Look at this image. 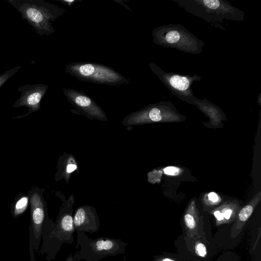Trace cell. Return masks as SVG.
Instances as JSON below:
<instances>
[{
    "mask_svg": "<svg viewBox=\"0 0 261 261\" xmlns=\"http://www.w3.org/2000/svg\"><path fill=\"white\" fill-rule=\"evenodd\" d=\"M189 13L226 30L224 20L243 21L245 13L225 0H171Z\"/></svg>",
    "mask_w": 261,
    "mask_h": 261,
    "instance_id": "1",
    "label": "cell"
},
{
    "mask_svg": "<svg viewBox=\"0 0 261 261\" xmlns=\"http://www.w3.org/2000/svg\"><path fill=\"white\" fill-rule=\"evenodd\" d=\"M39 36H49L55 30L51 21L63 15L66 10L43 0H7Z\"/></svg>",
    "mask_w": 261,
    "mask_h": 261,
    "instance_id": "2",
    "label": "cell"
},
{
    "mask_svg": "<svg viewBox=\"0 0 261 261\" xmlns=\"http://www.w3.org/2000/svg\"><path fill=\"white\" fill-rule=\"evenodd\" d=\"M153 42L159 46L174 48L191 54H200L204 42L179 23L163 25L152 31Z\"/></svg>",
    "mask_w": 261,
    "mask_h": 261,
    "instance_id": "3",
    "label": "cell"
},
{
    "mask_svg": "<svg viewBox=\"0 0 261 261\" xmlns=\"http://www.w3.org/2000/svg\"><path fill=\"white\" fill-rule=\"evenodd\" d=\"M77 251L73 254L75 261H99L102 259L125 253L128 244L121 239L101 237L88 238L85 232H76Z\"/></svg>",
    "mask_w": 261,
    "mask_h": 261,
    "instance_id": "4",
    "label": "cell"
},
{
    "mask_svg": "<svg viewBox=\"0 0 261 261\" xmlns=\"http://www.w3.org/2000/svg\"><path fill=\"white\" fill-rule=\"evenodd\" d=\"M65 70L78 80L85 82L113 86L129 83V80L113 68L101 64L72 62L66 65Z\"/></svg>",
    "mask_w": 261,
    "mask_h": 261,
    "instance_id": "5",
    "label": "cell"
},
{
    "mask_svg": "<svg viewBox=\"0 0 261 261\" xmlns=\"http://www.w3.org/2000/svg\"><path fill=\"white\" fill-rule=\"evenodd\" d=\"M74 201L73 196L67 201H63L56 223L49 221L48 238L50 259L56 256L63 243L71 245L74 241L75 230L72 207Z\"/></svg>",
    "mask_w": 261,
    "mask_h": 261,
    "instance_id": "6",
    "label": "cell"
},
{
    "mask_svg": "<svg viewBox=\"0 0 261 261\" xmlns=\"http://www.w3.org/2000/svg\"><path fill=\"white\" fill-rule=\"evenodd\" d=\"M185 119L170 101H162L148 105L134 112L122 120L124 126H135L155 122H175Z\"/></svg>",
    "mask_w": 261,
    "mask_h": 261,
    "instance_id": "7",
    "label": "cell"
},
{
    "mask_svg": "<svg viewBox=\"0 0 261 261\" xmlns=\"http://www.w3.org/2000/svg\"><path fill=\"white\" fill-rule=\"evenodd\" d=\"M148 66L174 95L185 102L194 105L197 97L194 95L192 86L194 82L201 80V76L196 74L190 75L166 72L151 62L149 63Z\"/></svg>",
    "mask_w": 261,
    "mask_h": 261,
    "instance_id": "8",
    "label": "cell"
},
{
    "mask_svg": "<svg viewBox=\"0 0 261 261\" xmlns=\"http://www.w3.org/2000/svg\"><path fill=\"white\" fill-rule=\"evenodd\" d=\"M175 245L180 254L189 261H210L218 251L216 245L205 235L189 237L182 234L176 240Z\"/></svg>",
    "mask_w": 261,
    "mask_h": 261,
    "instance_id": "9",
    "label": "cell"
},
{
    "mask_svg": "<svg viewBox=\"0 0 261 261\" xmlns=\"http://www.w3.org/2000/svg\"><path fill=\"white\" fill-rule=\"evenodd\" d=\"M63 91L70 103L87 117L99 121H108V117L102 108L83 91L65 88Z\"/></svg>",
    "mask_w": 261,
    "mask_h": 261,
    "instance_id": "10",
    "label": "cell"
},
{
    "mask_svg": "<svg viewBox=\"0 0 261 261\" xmlns=\"http://www.w3.org/2000/svg\"><path fill=\"white\" fill-rule=\"evenodd\" d=\"M48 86L43 84H27L19 87L20 96L14 103L12 108L26 107L28 112L25 115L17 117L20 118L38 111L41 108L42 99L46 94Z\"/></svg>",
    "mask_w": 261,
    "mask_h": 261,
    "instance_id": "11",
    "label": "cell"
},
{
    "mask_svg": "<svg viewBox=\"0 0 261 261\" xmlns=\"http://www.w3.org/2000/svg\"><path fill=\"white\" fill-rule=\"evenodd\" d=\"M75 231L93 233L99 229L100 220L94 207L83 205L78 207L73 215Z\"/></svg>",
    "mask_w": 261,
    "mask_h": 261,
    "instance_id": "12",
    "label": "cell"
},
{
    "mask_svg": "<svg viewBox=\"0 0 261 261\" xmlns=\"http://www.w3.org/2000/svg\"><path fill=\"white\" fill-rule=\"evenodd\" d=\"M43 190L34 187L28 191L30 198L32 220L35 236L38 239L46 216L45 201L43 197Z\"/></svg>",
    "mask_w": 261,
    "mask_h": 261,
    "instance_id": "13",
    "label": "cell"
},
{
    "mask_svg": "<svg viewBox=\"0 0 261 261\" xmlns=\"http://www.w3.org/2000/svg\"><path fill=\"white\" fill-rule=\"evenodd\" d=\"M184 235L197 237L205 235L203 217L201 215L194 200H192L185 211L182 219Z\"/></svg>",
    "mask_w": 261,
    "mask_h": 261,
    "instance_id": "14",
    "label": "cell"
},
{
    "mask_svg": "<svg viewBox=\"0 0 261 261\" xmlns=\"http://www.w3.org/2000/svg\"><path fill=\"white\" fill-rule=\"evenodd\" d=\"M240 210L238 201H226L211 210V214L214 216L216 225L220 226L234 222Z\"/></svg>",
    "mask_w": 261,
    "mask_h": 261,
    "instance_id": "15",
    "label": "cell"
},
{
    "mask_svg": "<svg viewBox=\"0 0 261 261\" xmlns=\"http://www.w3.org/2000/svg\"><path fill=\"white\" fill-rule=\"evenodd\" d=\"M260 198V191L247 205L240 210L230 230V237L231 238H237L242 232L245 225L259 202Z\"/></svg>",
    "mask_w": 261,
    "mask_h": 261,
    "instance_id": "16",
    "label": "cell"
},
{
    "mask_svg": "<svg viewBox=\"0 0 261 261\" xmlns=\"http://www.w3.org/2000/svg\"><path fill=\"white\" fill-rule=\"evenodd\" d=\"M57 169L55 175L56 180L64 178L68 183L71 173L77 169V164L71 154L65 153L58 160Z\"/></svg>",
    "mask_w": 261,
    "mask_h": 261,
    "instance_id": "17",
    "label": "cell"
},
{
    "mask_svg": "<svg viewBox=\"0 0 261 261\" xmlns=\"http://www.w3.org/2000/svg\"><path fill=\"white\" fill-rule=\"evenodd\" d=\"M194 105L207 115L212 121L219 122L223 118L224 114L221 109L206 98L199 99L196 98Z\"/></svg>",
    "mask_w": 261,
    "mask_h": 261,
    "instance_id": "18",
    "label": "cell"
},
{
    "mask_svg": "<svg viewBox=\"0 0 261 261\" xmlns=\"http://www.w3.org/2000/svg\"><path fill=\"white\" fill-rule=\"evenodd\" d=\"M30 202L28 194H22L16 197L13 204V214L15 217L22 214L27 209Z\"/></svg>",
    "mask_w": 261,
    "mask_h": 261,
    "instance_id": "19",
    "label": "cell"
},
{
    "mask_svg": "<svg viewBox=\"0 0 261 261\" xmlns=\"http://www.w3.org/2000/svg\"><path fill=\"white\" fill-rule=\"evenodd\" d=\"M152 261H189L180 254L164 253L154 256Z\"/></svg>",
    "mask_w": 261,
    "mask_h": 261,
    "instance_id": "20",
    "label": "cell"
},
{
    "mask_svg": "<svg viewBox=\"0 0 261 261\" xmlns=\"http://www.w3.org/2000/svg\"><path fill=\"white\" fill-rule=\"evenodd\" d=\"M21 67L19 65L14 68L6 70L4 72L0 74V88L7 82L9 79L12 77L16 72L20 69Z\"/></svg>",
    "mask_w": 261,
    "mask_h": 261,
    "instance_id": "21",
    "label": "cell"
},
{
    "mask_svg": "<svg viewBox=\"0 0 261 261\" xmlns=\"http://www.w3.org/2000/svg\"><path fill=\"white\" fill-rule=\"evenodd\" d=\"M221 201L219 196L214 192H211L204 197V203L208 206H215L219 204Z\"/></svg>",
    "mask_w": 261,
    "mask_h": 261,
    "instance_id": "22",
    "label": "cell"
},
{
    "mask_svg": "<svg viewBox=\"0 0 261 261\" xmlns=\"http://www.w3.org/2000/svg\"><path fill=\"white\" fill-rule=\"evenodd\" d=\"M164 172L167 175H177L182 172V170L177 167L169 166L164 168Z\"/></svg>",
    "mask_w": 261,
    "mask_h": 261,
    "instance_id": "23",
    "label": "cell"
},
{
    "mask_svg": "<svg viewBox=\"0 0 261 261\" xmlns=\"http://www.w3.org/2000/svg\"><path fill=\"white\" fill-rule=\"evenodd\" d=\"M56 1L60 2L63 4L66 5L68 6H71L73 5L76 2H82V0H54Z\"/></svg>",
    "mask_w": 261,
    "mask_h": 261,
    "instance_id": "24",
    "label": "cell"
},
{
    "mask_svg": "<svg viewBox=\"0 0 261 261\" xmlns=\"http://www.w3.org/2000/svg\"><path fill=\"white\" fill-rule=\"evenodd\" d=\"M65 261H75L73 258V254L72 253H69Z\"/></svg>",
    "mask_w": 261,
    "mask_h": 261,
    "instance_id": "25",
    "label": "cell"
}]
</instances>
